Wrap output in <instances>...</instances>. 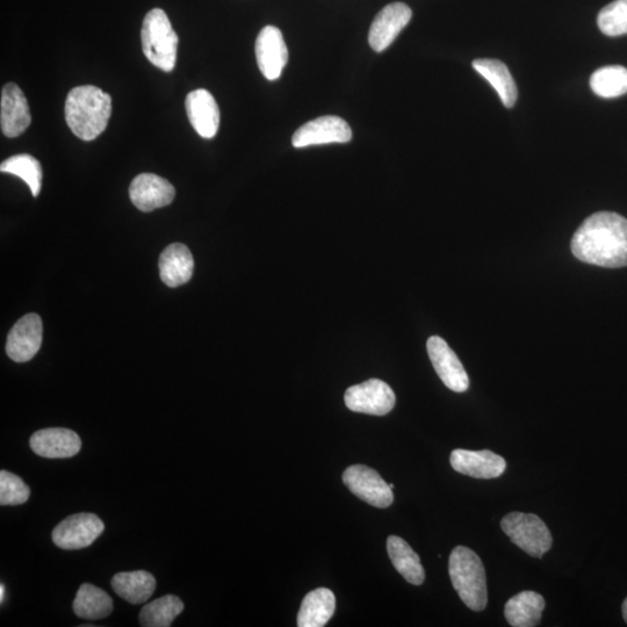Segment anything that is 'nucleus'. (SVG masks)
<instances>
[{"label":"nucleus","instance_id":"nucleus-23","mask_svg":"<svg viewBox=\"0 0 627 627\" xmlns=\"http://www.w3.org/2000/svg\"><path fill=\"white\" fill-rule=\"evenodd\" d=\"M115 594L131 604L146 603L155 593L156 580L146 571L124 572L113 576L111 581Z\"/></svg>","mask_w":627,"mask_h":627},{"label":"nucleus","instance_id":"nucleus-30","mask_svg":"<svg viewBox=\"0 0 627 627\" xmlns=\"http://www.w3.org/2000/svg\"><path fill=\"white\" fill-rule=\"evenodd\" d=\"M31 489L18 475L0 472V504L2 506H20L30 499Z\"/></svg>","mask_w":627,"mask_h":627},{"label":"nucleus","instance_id":"nucleus-13","mask_svg":"<svg viewBox=\"0 0 627 627\" xmlns=\"http://www.w3.org/2000/svg\"><path fill=\"white\" fill-rule=\"evenodd\" d=\"M176 197L174 185L154 174H141L129 186V198L142 212L169 206Z\"/></svg>","mask_w":627,"mask_h":627},{"label":"nucleus","instance_id":"nucleus-3","mask_svg":"<svg viewBox=\"0 0 627 627\" xmlns=\"http://www.w3.org/2000/svg\"><path fill=\"white\" fill-rule=\"evenodd\" d=\"M449 573L453 588L461 601L473 611L485 610L488 603L485 567L478 554L465 546L451 553Z\"/></svg>","mask_w":627,"mask_h":627},{"label":"nucleus","instance_id":"nucleus-10","mask_svg":"<svg viewBox=\"0 0 627 627\" xmlns=\"http://www.w3.org/2000/svg\"><path fill=\"white\" fill-rule=\"evenodd\" d=\"M429 357L438 377L453 392L463 393L470 387V378L458 356L443 338L432 336L427 343Z\"/></svg>","mask_w":627,"mask_h":627},{"label":"nucleus","instance_id":"nucleus-29","mask_svg":"<svg viewBox=\"0 0 627 627\" xmlns=\"http://www.w3.org/2000/svg\"><path fill=\"white\" fill-rule=\"evenodd\" d=\"M597 25L608 36L627 34V0H615L598 14Z\"/></svg>","mask_w":627,"mask_h":627},{"label":"nucleus","instance_id":"nucleus-15","mask_svg":"<svg viewBox=\"0 0 627 627\" xmlns=\"http://www.w3.org/2000/svg\"><path fill=\"white\" fill-rule=\"evenodd\" d=\"M32 115L24 92L14 83L6 84L0 102V125L7 138H18L30 127Z\"/></svg>","mask_w":627,"mask_h":627},{"label":"nucleus","instance_id":"nucleus-4","mask_svg":"<svg viewBox=\"0 0 627 627\" xmlns=\"http://www.w3.org/2000/svg\"><path fill=\"white\" fill-rule=\"evenodd\" d=\"M141 39L143 53L151 64L167 72L175 69L179 40L167 13L161 9L148 12L143 20Z\"/></svg>","mask_w":627,"mask_h":627},{"label":"nucleus","instance_id":"nucleus-25","mask_svg":"<svg viewBox=\"0 0 627 627\" xmlns=\"http://www.w3.org/2000/svg\"><path fill=\"white\" fill-rule=\"evenodd\" d=\"M72 609L79 618L98 621L112 614L113 600L103 589L84 583L78 589Z\"/></svg>","mask_w":627,"mask_h":627},{"label":"nucleus","instance_id":"nucleus-28","mask_svg":"<svg viewBox=\"0 0 627 627\" xmlns=\"http://www.w3.org/2000/svg\"><path fill=\"white\" fill-rule=\"evenodd\" d=\"M0 171L23 179L30 186L33 197L39 196L43 174L41 164L35 157L27 154L12 156L0 165Z\"/></svg>","mask_w":627,"mask_h":627},{"label":"nucleus","instance_id":"nucleus-32","mask_svg":"<svg viewBox=\"0 0 627 627\" xmlns=\"http://www.w3.org/2000/svg\"><path fill=\"white\" fill-rule=\"evenodd\" d=\"M4 597H5V586L0 585V601H2V603L4 602Z\"/></svg>","mask_w":627,"mask_h":627},{"label":"nucleus","instance_id":"nucleus-5","mask_svg":"<svg viewBox=\"0 0 627 627\" xmlns=\"http://www.w3.org/2000/svg\"><path fill=\"white\" fill-rule=\"evenodd\" d=\"M501 528L511 542L533 558H542L551 549V532L535 514L511 513L503 518Z\"/></svg>","mask_w":627,"mask_h":627},{"label":"nucleus","instance_id":"nucleus-33","mask_svg":"<svg viewBox=\"0 0 627 627\" xmlns=\"http://www.w3.org/2000/svg\"><path fill=\"white\" fill-rule=\"evenodd\" d=\"M389 487H391L392 489H394V485H393V484L389 485Z\"/></svg>","mask_w":627,"mask_h":627},{"label":"nucleus","instance_id":"nucleus-31","mask_svg":"<svg viewBox=\"0 0 627 627\" xmlns=\"http://www.w3.org/2000/svg\"><path fill=\"white\" fill-rule=\"evenodd\" d=\"M622 611H623L624 621L627 624V597H626V600L623 603Z\"/></svg>","mask_w":627,"mask_h":627},{"label":"nucleus","instance_id":"nucleus-9","mask_svg":"<svg viewBox=\"0 0 627 627\" xmlns=\"http://www.w3.org/2000/svg\"><path fill=\"white\" fill-rule=\"evenodd\" d=\"M351 140L352 131L348 122L336 115H326L302 125L294 133L292 143L295 148H306Z\"/></svg>","mask_w":627,"mask_h":627},{"label":"nucleus","instance_id":"nucleus-27","mask_svg":"<svg viewBox=\"0 0 627 627\" xmlns=\"http://www.w3.org/2000/svg\"><path fill=\"white\" fill-rule=\"evenodd\" d=\"M590 88L595 95L605 99L624 96L627 93V69L610 66L596 70L590 77Z\"/></svg>","mask_w":627,"mask_h":627},{"label":"nucleus","instance_id":"nucleus-21","mask_svg":"<svg viewBox=\"0 0 627 627\" xmlns=\"http://www.w3.org/2000/svg\"><path fill=\"white\" fill-rule=\"evenodd\" d=\"M544 609V597L528 590L510 598L504 608V616L511 626L533 627L539 625Z\"/></svg>","mask_w":627,"mask_h":627},{"label":"nucleus","instance_id":"nucleus-8","mask_svg":"<svg viewBox=\"0 0 627 627\" xmlns=\"http://www.w3.org/2000/svg\"><path fill=\"white\" fill-rule=\"evenodd\" d=\"M105 530L95 514L82 513L63 520L53 531V542L62 550H81L90 546Z\"/></svg>","mask_w":627,"mask_h":627},{"label":"nucleus","instance_id":"nucleus-22","mask_svg":"<svg viewBox=\"0 0 627 627\" xmlns=\"http://www.w3.org/2000/svg\"><path fill=\"white\" fill-rule=\"evenodd\" d=\"M473 68L493 86L507 108L514 107L518 97L517 85L506 64L499 60H475Z\"/></svg>","mask_w":627,"mask_h":627},{"label":"nucleus","instance_id":"nucleus-1","mask_svg":"<svg viewBox=\"0 0 627 627\" xmlns=\"http://www.w3.org/2000/svg\"><path fill=\"white\" fill-rule=\"evenodd\" d=\"M579 261L619 269L627 266V219L614 212L590 215L576 230L571 243Z\"/></svg>","mask_w":627,"mask_h":627},{"label":"nucleus","instance_id":"nucleus-26","mask_svg":"<svg viewBox=\"0 0 627 627\" xmlns=\"http://www.w3.org/2000/svg\"><path fill=\"white\" fill-rule=\"evenodd\" d=\"M184 603L175 595H165L144 605L140 614L143 627H169L182 614Z\"/></svg>","mask_w":627,"mask_h":627},{"label":"nucleus","instance_id":"nucleus-14","mask_svg":"<svg viewBox=\"0 0 627 627\" xmlns=\"http://www.w3.org/2000/svg\"><path fill=\"white\" fill-rule=\"evenodd\" d=\"M259 70L269 81H276L288 62V49L283 33L275 26H266L256 40Z\"/></svg>","mask_w":627,"mask_h":627},{"label":"nucleus","instance_id":"nucleus-12","mask_svg":"<svg viewBox=\"0 0 627 627\" xmlns=\"http://www.w3.org/2000/svg\"><path fill=\"white\" fill-rule=\"evenodd\" d=\"M413 13L410 7L403 3L389 4L374 18L370 28V46L376 52H384L398 38L405 28Z\"/></svg>","mask_w":627,"mask_h":627},{"label":"nucleus","instance_id":"nucleus-17","mask_svg":"<svg viewBox=\"0 0 627 627\" xmlns=\"http://www.w3.org/2000/svg\"><path fill=\"white\" fill-rule=\"evenodd\" d=\"M187 117L201 138L213 139L220 127V108L211 92L192 91L185 100Z\"/></svg>","mask_w":627,"mask_h":627},{"label":"nucleus","instance_id":"nucleus-20","mask_svg":"<svg viewBox=\"0 0 627 627\" xmlns=\"http://www.w3.org/2000/svg\"><path fill=\"white\" fill-rule=\"evenodd\" d=\"M336 598L327 588H317L306 595L298 614L299 627H323L334 616Z\"/></svg>","mask_w":627,"mask_h":627},{"label":"nucleus","instance_id":"nucleus-6","mask_svg":"<svg viewBox=\"0 0 627 627\" xmlns=\"http://www.w3.org/2000/svg\"><path fill=\"white\" fill-rule=\"evenodd\" d=\"M344 400L352 412L374 416L391 413L396 402L393 389L379 379L348 388Z\"/></svg>","mask_w":627,"mask_h":627},{"label":"nucleus","instance_id":"nucleus-16","mask_svg":"<svg viewBox=\"0 0 627 627\" xmlns=\"http://www.w3.org/2000/svg\"><path fill=\"white\" fill-rule=\"evenodd\" d=\"M450 463L454 471L477 479L499 478L507 468L506 460L489 450H454Z\"/></svg>","mask_w":627,"mask_h":627},{"label":"nucleus","instance_id":"nucleus-19","mask_svg":"<svg viewBox=\"0 0 627 627\" xmlns=\"http://www.w3.org/2000/svg\"><path fill=\"white\" fill-rule=\"evenodd\" d=\"M194 261L189 248L182 243L169 245L160 258V276L169 287L189 283L193 276Z\"/></svg>","mask_w":627,"mask_h":627},{"label":"nucleus","instance_id":"nucleus-11","mask_svg":"<svg viewBox=\"0 0 627 627\" xmlns=\"http://www.w3.org/2000/svg\"><path fill=\"white\" fill-rule=\"evenodd\" d=\"M42 333V320L38 314L31 313L21 317L7 336V356L17 363H26L33 359L41 348Z\"/></svg>","mask_w":627,"mask_h":627},{"label":"nucleus","instance_id":"nucleus-18","mask_svg":"<svg viewBox=\"0 0 627 627\" xmlns=\"http://www.w3.org/2000/svg\"><path fill=\"white\" fill-rule=\"evenodd\" d=\"M30 444L38 456L49 459L71 458L82 449L81 438L76 432L63 428L36 431Z\"/></svg>","mask_w":627,"mask_h":627},{"label":"nucleus","instance_id":"nucleus-2","mask_svg":"<svg viewBox=\"0 0 627 627\" xmlns=\"http://www.w3.org/2000/svg\"><path fill=\"white\" fill-rule=\"evenodd\" d=\"M64 114L78 139L93 141L105 131L110 121L112 98L97 86H77L69 92Z\"/></svg>","mask_w":627,"mask_h":627},{"label":"nucleus","instance_id":"nucleus-24","mask_svg":"<svg viewBox=\"0 0 627 627\" xmlns=\"http://www.w3.org/2000/svg\"><path fill=\"white\" fill-rule=\"evenodd\" d=\"M387 551L392 564L403 578L414 586H421L425 580L424 568L418 554L400 537L387 539Z\"/></svg>","mask_w":627,"mask_h":627},{"label":"nucleus","instance_id":"nucleus-7","mask_svg":"<svg viewBox=\"0 0 627 627\" xmlns=\"http://www.w3.org/2000/svg\"><path fill=\"white\" fill-rule=\"evenodd\" d=\"M343 482L360 500L373 507L388 508L394 501L393 489L370 467L350 466L343 473Z\"/></svg>","mask_w":627,"mask_h":627}]
</instances>
